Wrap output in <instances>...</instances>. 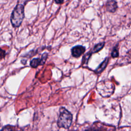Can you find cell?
I'll return each mask as SVG.
<instances>
[{"mask_svg":"<svg viewBox=\"0 0 131 131\" xmlns=\"http://www.w3.org/2000/svg\"><path fill=\"white\" fill-rule=\"evenodd\" d=\"M25 17L24 6L22 4H18L13 10L10 20L12 25L14 28L19 27Z\"/></svg>","mask_w":131,"mask_h":131,"instance_id":"cell-1","label":"cell"},{"mask_svg":"<svg viewBox=\"0 0 131 131\" xmlns=\"http://www.w3.org/2000/svg\"><path fill=\"white\" fill-rule=\"evenodd\" d=\"M73 117L72 114L64 107L59 109V116L57 120V125L59 127L68 128L72 122Z\"/></svg>","mask_w":131,"mask_h":131,"instance_id":"cell-2","label":"cell"},{"mask_svg":"<svg viewBox=\"0 0 131 131\" xmlns=\"http://www.w3.org/2000/svg\"><path fill=\"white\" fill-rule=\"evenodd\" d=\"M85 51V48L81 45L73 47L71 49L72 55L73 57L77 58L80 57Z\"/></svg>","mask_w":131,"mask_h":131,"instance_id":"cell-3","label":"cell"},{"mask_svg":"<svg viewBox=\"0 0 131 131\" xmlns=\"http://www.w3.org/2000/svg\"><path fill=\"white\" fill-rule=\"evenodd\" d=\"M118 8L117 3L115 0H107L106 3V9L108 12L114 13Z\"/></svg>","mask_w":131,"mask_h":131,"instance_id":"cell-4","label":"cell"},{"mask_svg":"<svg viewBox=\"0 0 131 131\" xmlns=\"http://www.w3.org/2000/svg\"><path fill=\"white\" fill-rule=\"evenodd\" d=\"M108 62V58H106L103 62L101 63V64L98 66V67L96 69L95 72L97 74L101 73L102 72L104 71V70L105 69L106 66L107 65Z\"/></svg>","mask_w":131,"mask_h":131,"instance_id":"cell-5","label":"cell"},{"mask_svg":"<svg viewBox=\"0 0 131 131\" xmlns=\"http://www.w3.org/2000/svg\"><path fill=\"white\" fill-rule=\"evenodd\" d=\"M104 45H105L104 42H100V43H98L96 44L94 47V48H93L92 50L91 51V52L92 53H97V52H99L101 49H102V48L104 46Z\"/></svg>","mask_w":131,"mask_h":131,"instance_id":"cell-6","label":"cell"},{"mask_svg":"<svg viewBox=\"0 0 131 131\" xmlns=\"http://www.w3.org/2000/svg\"><path fill=\"white\" fill-rule=\"evenodd\" d=\"M40 64H42L41 61V59L39 58H33L30 61V66L33 68H36Z\"/></svg>","mask_w":131,"mask_h":131,"instance_id":"cell-7","label":"cell"},{"mask_svg":"<svg viewBox=\"0 0 131 131\" xmlns=\"http://www.w3.org/2000/svg\"><path fill=\"white\" fill-rule=\"evenodd\" d=\"M92 54V53L91 52V51H89V52H88L86 54H85L83 56V59H82V63L83 64H87L88 63L89 59L90 58Z\"/></svg>","mask_w":131,"mask_h":131,"instance_id":"cell-8","label":"cell"},{"mask_svg":"<svg viewBox=\"0 0 131 131\" xmlns=\"http://www.w3.org/2000/svg\"><path fill=\"white\" fill-rule=\"evenodd\" d=\"M111 55H112V56L113 57H114V58L118 57V56H119V52H118V50L117 49H116V48H114L112 52Z\"/></svg>","mask_w":131,"mask_h":131,"instance_id":"cell-9","label":"cell"},{"mask_svg":"<svg viewBox=\"0 0 131 131\" xmlns=\"http://www.w3.org/2000/svg\"><path fill=\"white\" fill-rule=\"evenodd\" d=\"M48 54L47 53H44L42 56H41V58H40L41 59V63L42 64H43L45 62H46V60L48 57Z\"/></svg>","mask_w":131,"mask_h":131,"instance_id":"cell-10","label":"cell"},{"mask_svg":"<svg viewBox=\"0 0 131 131\" xmlns=\"http://www.w3.org/2000/svg\"><path fill=\"white\" fill-rule=\"evenodd\" d=\"M1 131H15V130H14L12 129V126H11L10 125H7V126L4 127Z\"/></svg>","mask_w":131,"mask_h":131,"instance_id":"cell-11","label":"cell"},{"mask_svg":"<svg viewBox=\"0 0 131 131\" xmlns=\"http://www.w3.org/2000/svg\"><path fill=\"white\" fill-rule=\"evenodd\" d=\"M5 52L4 51L0 50V59L3 58L5 56Z\"/></svg>","mask_w":131,"mask_h":131,"instance_id":"cell-12","label":"cell"},{"mask_svg":"<svg viewBox=\"0 0 131 131\" xmlns=\"http://www.w3.org/2000/svg\"><path fill=\"white\" fill-rule=\"evenodd\" d=\"M54 1L57 4H61L63 3L64 0H54Z\"/></svg>","mask_w":131,"mask_h":131,"instance_id":"cell-13","label":"cell"},{"mask_svg":"<svg viewBox=\"0 0 131 131\" xmlns=\"http://www.w3.org/2000/svg\"><path fill=\"white\" fill-rule=\"evenodd\" d=\"M85 131H101V130L99 129H96V128H90V129L86 130Z\"/></svg>","mask_w":131,"mask_h":131,"instance_id":"cell-14","label":"cell"}]
</instances>
